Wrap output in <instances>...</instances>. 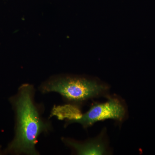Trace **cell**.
Segmentation results:
<instances>
[{"instance_id":"obj_6","label":"cell","mask_w":155,"mask_h":155,"mask_svg":"<svg viewBox=\"0 0 155 155\" xmlns=\"http://www.w3.org/2000/svg\"><path fill=\"white\" fill-rule=\"evenodd\" d=\"M4 154V151H2V147L0 146V155H3Z\"/></svg>"},{"instance_id":"obj_3","label":"cell","mask_w":155,"mask_h":155,"mask_svg":"<svg viewBox=\"0 0 155 155\" xmlns=\"http://www.w3.org/2000/svg\"><path fill=\"white\" fill-rule=\"evenodd\" d=\"M107 97V100L106 102L94 103L80 119L67 124L79 123L87 129L96 122L107 119H112L119 123L125 121L128 116V110L124 100L117 95H109Z\"/></svg>"},{"instance_id":"obj_5","label":"cell","mask_w":155,"mask_h":155,"mask_svg":"<svg viewBox=\"0 0 155 155\" xmlns=\"http://www.w3.org/2000/svg\"><path fill=\"white\" fill-rule=\"evenodd\" d=\"M79 106L74 104H68L64 106L54 107L51 116H56L59 119H67V123L80 119L82 115Z\"/></svg>"},{"instance_id":"obj_1","label":"cell","mask_w":155,"mask_h":155,"mask_svg":"<svg viewBox=\"0 0 155 155\" xmlns=\"http://www.w3.org/2000/svg\"><path fill=\"white\" fill-rule=\"evenodd\" d=\"M33 85L24 84L9 101L15 114V134L4 150L5 154L38 155L35 148L38 137L51 129V123L42 117L41 110L34 100Z\"/></svg>"},{"instance_id":"obj_4","label":"cell","mask_w":155,"mask_h":155,"mask_svg":"<svg viewBox=\"0 0 155 155\" xmlns=\"http://www.w3.org/2000/svg\"><path fill=\"white\" fill-rule=\"evenodd\" d=\"M107 129L103 128L95 137L79 141L69 138H62V140L77 155H108L111 153L109 146Z\"/></svg>"},{"instance_id":"obj_2","label":"cell","mask_w":155,"mask_h":155,"mask_svg":"<svg viewBox=\"0 0 155 155\" xmlns=\"http://www.w3.org/2000/svg\"><path fill=\"white\" fill-rule=\"evenodd\" d=\"M43 93H58L70 104L79 105L89 100L109 95L110 86L97 78L77 76L53 78L39 87Z\"/></svg>"}]
</instances>
